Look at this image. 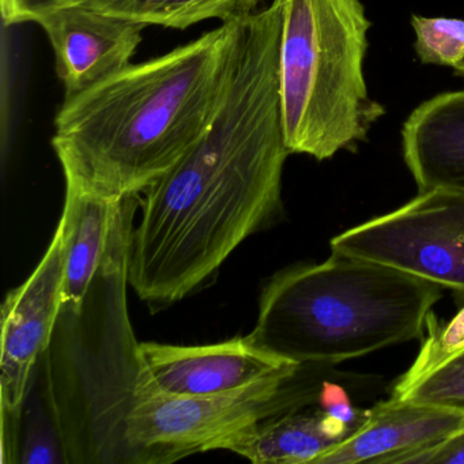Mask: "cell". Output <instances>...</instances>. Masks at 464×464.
Returning a JSON list of instances; mask_svg holds the SVG:
<instances>
[{
    "label": "cell",
    "mask_w": 464,
    "mask_h": 464,
    "mask_svg": "<svg viewBox=\"0 0 464 464\" xmlns=\"http://www.w3.org/2000/svg\"><path fill=\"white\" fill-rule=\"evenodd\" d=\"M130 199H107L66 187L61 217L64 229L63 305H80L88 295L110 254Z\"/></svg>",
    "instance_id": "cell-13"
},
{
    "label": "cell",
    "mask_w": 464,
    "mask_h": 464,
    "mask_svg": "<svg viewBox=\"0 0 464 464\" xmlns=\"http://www.w3.org/2000/svg\"><path fill=\"white\" fill-rule=\"evenodd\" d=\"M131 206L88 295L63 305L48 379L70 464H126V420L148 377L127 305Z\"/></svg>",
    "instance_id": "cell-4"
},
{
    "label": "cell",
    "mask_w": 464,
    "mask_h": 464,
    "mask_svg": "<svg viewBox=\"0 0 464 464\" xmlns=\"http://www.w3.org/2000/svg\"><path fill=\"white\" fill-rule=\"evenodd\" d=\"M140 353L151 382L172 396L230 392L301 366L257 346L248 336L199 346L140 342Z\"/></svg>",
    "instance_id": "cell-9"
},
{
    "label": "cell",
    "mask_w": 464,
    "mask_h": 464,
    "mask_svg": "<svg viewBox=\"0 0 464 464\" xmlns=\"http://www.w3.org/2000/svg\"><path fill=\"white\" fill-rule=\"evenodd\" d=\"M17 463L70 464L51 392L45 354L37 363L21 414Z\"/></svg>",
    "instance_id": "cell-16"
},
{
    "label": "cell",
    "mask_w": 464,
    "mask_h": 464,
    "mask_svg": "<svg viewBox=\"0 0 464 464\" xmlns=\"http://www.w3.org/2000/svg\"><path fill=\"white\" fill-rule=\"evenodd\" d=\"M398 398L464 411V352Z\"/></svg>",
    "instance_id": "cell-19"
},
{
    "label": "cell",
    "mask_w": 464,
    "mask_h": 464,
    "mask_svg": "<svg viewBox=\"0 0 464 464\" xmlns=\"http://www.w3.org/2000/svg\"><path fill=\"white\" fill-rule=\"evenodd\" d=\"M240 24H221L64 100L51 143L67 188L123 200L179 164L218 112Z\"/></svg>",
    "instance_id": "cell-2"
},
{
    "label": "cell",
    "mask_w": 464,
    "mask_h": 464,
    "mask_svg": "<svg viewBox=\"0 0 464 464\" xmlns=\"http://www.w3.org/2000/svg\"><path fill=\"white\" fill-rule=\"evenodd\" d=\"M96 0H0L5 25L39 23L42 18L74 6H89Z\"/></svg>",
    "instance_id": "cell-20"
},
{
    "label": "cell",
    "mask_w": 464,
    "mask_h": 464,
    "mask_svg": "<svg viewBox=\"0 0 464 464\" xmlns=\"http://www.w3.org/2000/svg\"><path fill=\"white\" fill-rule=\"evenodd\" d=\"M403 156L420 191H464V91L428 100L403 127Z\"/></svg>",
    "instance_id": "cell-12"
},
{
    "label": "cell",
    "mask_w": 464,
    "mask_h": 464,
    "mask_svg": "<svg viewBox=\"0 0 464 464\" xmlns=\"http://www.w3.org/2000/svg\"><path fill=\"white\" fill-rule=\"evenodd\" d=\"M455 72H458V74L463 75L464 77V59L461 61V63L456 67Z\"/></svg>",
    "instance_id": "cell-22"
},
{
    "label": "cell",
    "mask_w": 464,
    "mask_h": 464,
    "mask_svg": "<svg viewBox=\"0 0 464 464\" xmlns=\"http://www.w3.org/2000/svg\"><path fill=\"white\" fill-rule=\"evenodd\" d=\"M305 409L260 420L229 437L222 450L255 464H314L355 431L322 407L312 411Z\"/></svg>",
    "instance_id": "cell-14"
},
{
    "label": "cell",
    "mask_w": 464,
    "mask_h": 464,
    "mask_svg": "<svg viewBox=\"0 0 464 464\" xmlns=\"http://www.w3.org/2000/svg\"><path fill=\"white\" fill-rule=\"evenodd\" d=\"M282 9L241 20L232 72L199 142L146 189L129 244V284L153 312L208 284L249 236L282 213L290 156L279 96Z\"/></svg>",
    "instance_id": "cell-1"
},
{
    "label": "cell",
    "mask_w": 464,
    "mask_h": 464,
    "mask_svg": "<svg viewBox=\"0 0 464 464\" xmlns=\"http://www.w3.org/2000/svg\"><path fill=\"white\" fill-rule=\"evenodd\" d=\"M279 4V96L287 149L319 161L354 150L385 115L363 72L372 23L362 2Z\"/></svg>",
    "instance_id": "cell-5"
},
{
    "label": "cell",
    "mask_w": 464,
    "mask_h": 464,
    "mask_svg": "<svg viewBox=\"0 0 464 464\" xmlns=\"http://www.w3.org/2000/svg\"><path fill=\"white\" fill-rule=\"evenodd\" d=\"M463 433L464 411L391 396L314 464H414L426 450Z\"/></svg>",
    "instance_id": "cell-11"
},
{
    "label": "cell",
    "mask_w": 464,
    "mask_h": 464,
    "mask_svg": "<svg viewBox=\"0 0 464 464\" xmlns=\"http://www.w3.org/2000/svg\"><path fill=\"white\" fill-rule=\"evenodd\" d=\"M64 304V229L59 221L39 266L2 306L0 407L2 420L20 422L43 355L50 349Z\"/></svg>",
    "instance_id": "cell-8"
},
{
    "label": "cell",
    "mask_w": 464,
    "mask_h": 464,
    "mask_svg": "<svg viewBox=\"0 0 464 464\" xmlns=\"http://www.w3.org/2000/svg\"><path fill=\"white\" fill-rule=\"evenodd\" d=\"M333 254L390 266L464 295V191H420L401 208L335 236Z\"/></svg>",
    "instance_id": "cell-7"
},
{
    "label": "cell",
    "mask_w": 464,
    "mask_h": 464,
    "mask_svg": "<svg viewBox=\"0 0 464 464\" xmlns=\"http://www.w3.org/2000/svg\"><path fill=\"white\" fill-rule=\"evenodd\" d=\"M442 287L390 266L333 254L279 271L248 338L298 365L338 363L422 338Z\"/></svg>",
    "instance_id": "cell-3"
},
{
    "label": "cell",
    "mask_w": 464,
    "mask_h": 464,
    "mask_svg": "<svg viewBox=\"0 0 464 464\" xmlns=\"http://www.w3.org/2000/svg\"><path fill=\"white\" fill-rule=\"evenodd\" d=\"M414 464H464V433L426 450Z\"/></svg>",
    "instance_id": "cell-21"
},
{
    "label": "cell",
    "mask_w": 464,
    "mask_h": 464,
    "mask_svg": "<svg viewBox=\"0 0 464 464\" xmlns=\"http://www.w3.org/2000/svg\"><path fill=\"white\" fill-rule=\"evenodd\" d=\"M265 0H96L92 9L146 26L184 29L203 21L243 20L259 10Z\"/></svg>",
    "instance_id": "cell-15"
},
{
    "label": "cell",
    "mask_w": 464,
    "mask_h": 464,
    "mask_svg": "<svg viewBox=\"0 0 464 464\" xmlns=\"http://www.w3.org/2000/svg\"><path fill=\"white\" fill-rule=\"evenodd\" d=\"M426 330L429 331L428 338L423 342L414 362L393 385L392 396L396 398L464 352V308L444 325L437 323L431 312L426 322Z\"/></svg>",
    "instance_id": "cell-17"
},
{
    "label": "cell",
    "mask_w": 464,
    "mask_h": 464,
    "mask_svg": "<svg viewBox=\"0 0 464 464\" xmlns=\"http://www.w3.org/2000/svg\"><path fill=\"white\" fill-rule=\"evenodd\" d=\"M415 50L426 64L452 67L464 59V20L412 15Z\"/></svg>",
    "instance_id": "cell-18"
},
{
    "label": "cell",
    "mask_w": 464,
    "mask_h": 464,
    "mask_svg": "<svg viewBox=\"0 0 464 464\" xmlns=\"http://www.w3.org/2000/svg\"><path fill=\"white\" fill-rule=\"evenodd\" d=\"M304 366L206 396L167 395L149 376L126 420L127 464H168L222 450L229 437L260 420L314 406L323 390L306 382Z\"/></svg>",
    "instance_id": "cell-6"
},
{
    "label": "cell",
    "mask_w": 464,
    "mask_h": 464,
    "mask_svg": "<svg viewBox=\"0 0 464 464\" xmlns=\"http://www.w3.org/2000/svg\"><path fill=\"white\" fill-rule=\"evenodd\" d=\"M37 25L47 34L64 100L78 96L131 64L148 26L89 6L59 10Z\"/></svg>",
    "instance_id": "cell-10"
}]
</instances>
